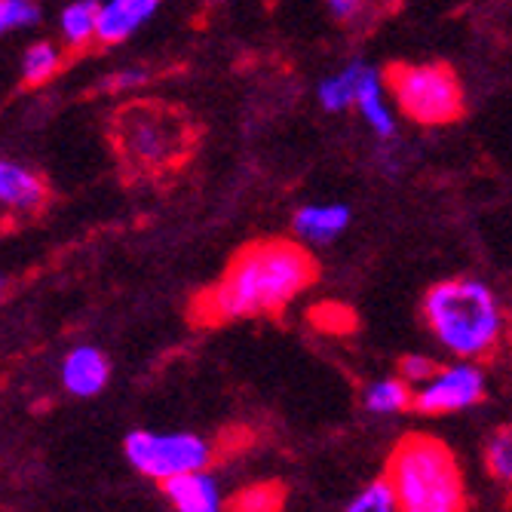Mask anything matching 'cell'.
Wrapping results in <instances>:
<instances>
[{
  "label": "cell",
  "mask_w": 512,
  "mask_h": 512,
  "mask_svg": "<svg viewBox=\"0 0 512 512\" xmlns=\"http://www.w3.org/2000/svg\"><path fill=\"white\" fill-rule=\"evenodd\" d=\"M99 13L102 0H71L59 13V37L68 50H86L89 43H96L99 34Z\"/></svg>",
  "instance_id": "obj_14"
},
{
  "label": "cell",
  "mask_w": 512,
  "mask_h": 512,
  "mask_svg": "<svg viewBox=\"0 0 512 512\" xmlns=\"http://www.w3.org/2000/svg\"><path fill=\"white\" fill-rule=\"evenodd\" d=\"M350 227V206L344 203H307L295 212L292 230L307 246H325Z\"/></svg>",
  "instance_id": "obj_12"
},
{
  "label": "cell",
  "mask_w": 512,
  "mask_h": 512,
  "mask_svg": "<svg viewBox=\"0 0 512 512\" xmlns=\"http://www.w3.org/2000/svg\"><path fill=\"white\" fill-rule=\"evenodd\" d=\"M148 80H151L148 68H123V71L114 74L111 86H114V89H132V86H142V83H148Z\"/></svg>",
  "instance_id": "obj_25"
},
{
  "label": "cell",
  "mask_w": 512,
  "mask_h": 512,
  "mask_svg": "<svg viewBox=\"0 0 512 512\" xmlns=\"http://www.w3.org/2000/svg\"><path fill=\"white\" fill-rule=\"evenodd\" d=\"M43 19L37 0H0V37L13 31L37 28Z\"/></svg>",
  "instance_id": "obj_21"
},
{
  "label": "cell",
  "mask_w": 512,
  "mask_h": 512,
  "mask_svg": "<svg viewBox=\"0 0 512 512\" xmlns=\"http://www.w3.org/2000/svg\"><path fill=\"white\" fill-rule=\"evenodd\" d=\"M485 393L488 387H485L482 362L457 359L451 365H439V371L427 384L414 387L411 411L424 417H445V414L476 408L479 402H485Z\"/></svg>",
  "instance_id": "obj_7"
},
{
  "label": "cell",
  "mask_w": 512,
  "mask_h": 512,
  "mask_svg": "<svg viewBox=\"0 0 512 512\" xmlns=\"http://www.w3.org/2000/svg\"><path fill=\"white\" fill-rule=\"evenodd\" d=\"M411 402H414V387L402 381L399 375L375 381L365 390V408L371 414H399V411H408Z\"/></svg>",
  "instance_id": "obj_18"
},
{
  "label": "cell",
  "mask_w": 512,
  "mask_h": 512,
  "mask_svg": "<svg viewBox=\"0 0 512 512\" xmlns=\"http://www.w3.org/2000/svg\"><path fill=\"white\" fill-rule=\"evenodd\" d=\"M157 7H160V0H102L96 43L99 46H120L145 22L154 19Z\"/></svg>",
  "instance_id": "obj_11"
},
{
  "label": "cell",
  "mask_w": 512,
  "mask_h": 512,
  "mask_svg": "<svg viewBox=\"0 0 512 512\" xmlns=\"http://www.w3.org/2000/svg\"><path fill=\"white\" fill-rule=\"evenodd\" d=\"M485 470L512 503V424L497 427L485 442Z\"/></svg>",
  "instance_id": "obj_16"
},
{
  "label": "cell",
  "mask_w": 512,
  "mask_h": 512,
  "mask_svg": "<svg viewBox=\"0 0 512 512\" xmlns=\"http://www.w3.org/2000/svg\"><path fill=\"white\" fill-rule=\"evenodd\" d=\"M365 126L375 132L381 142H393L396 138V108L387 96L384 74L365 62H356V105Z\"/></svg>",
  "instance_id": "obj_8"
},
{
  "label": "cell",
  "mask_w": 512,
  "mask_h": 512,
  "mask_svg": "<svg viewBox=\"0 0 512 512\" xmlns=\"http://www.w3.org/2000/svg\"><path fill=\"white\" fill-rule=\"evenodd\" d=\"M399 512H467V482L457 454L433 433H405L384 470Z\"/></svg>",
  "instance_id": "obj_4"
},
{
  "label": "cell",
  "mask_w": 512,
  "mask_h": 512,
  "mask_svg": "<svg viewBox=\"0 0 512 512\" xmlns=\"http://www.w3.org/2000/svg\"><path fill=\"white\" fill-rule=\"evenodd\" d=\"M114 148L129 175L166 178L184 169L200 148V123L172 102H129L111 123Z\"/></svg>",
  "instance_id": "obj_3"
},
{
  "label": "cell",
  "mask_w": 512,
  "mask_h": 512,
  "mask_svg": "<svg viewBox=\"0 0 512 512\" xmlns=\"http://www.w3.org/2000/svg\"><path fill=\"white\" fill-rule=\"evenodd\" d=\"M163 494L175 512H224L221 491L209 473H184L163 482Z\"/></svg>",
  "instance_id": "obj_13"
},
{
  "label": "cell",
  "mask_w": 512,
  "mask_h": 512,
  "mask_svg": "<svg viewBox=\"0 0 512 512\" xmlns=\"http://www.w3.org/2000/svg\"><path fill=\"white\" fill-rule=\"evenodd\" d=\"M286 488L279 482H255L224 503V512H283Z\"/></svg>",
  "instance_id": "obj_17"
},
{
  "label": "cell",
  "mask_w": 512,
  "mask_h": 512,
  "mask_svg": "<svg viewBox=\"0 0 512 512\" xmlns=\"http://www.w3.org/2000/svg\"><path fill=\"white\" fill-rule=\"evenodd\" d=\"M319 261L298 237H261L243 243L221 276L191 301L197 325H227L240 319L283 316L316 286Z\"/></svg>",
  "instance_id": "obj_1"
},
{
  "label": "cell",
  "mask_w": 512,
  "mask_h": 512,
  "mask_svg": "<svg viewBox=\"0 0 512 512\" xmlns=\"http://www.w3.org/2000/svg\"><path fill=\"white\" fill-rule=\"evenodd\" d=\"M421 316L433 338L454 356L488 362L506 341V310L491 286L473 276L439 279L424 292Z\"/></svg>",
  "instance_id": "obj_2"
},
{
  "label": "cell",
  "mask_w": 512,
  "mask_h": 512,
  "mask_svg": "<svg viewBox=\"0 0 512 512\" xmlns=\"http://www.w3.org/2000/svg\"><path fill=\"white\" fill-rule=\"evenodd\" d=\"M65 65V53H62V46L53 43V40H34L25 46V53H22V80L28 86H43V83H50Z\"/></svg>",
  "instance_id": "obj_15"
},
{
  "label": "cell",
  "mask_w": 512,
  "mask_h": 512,
  "mask_svg": "<svg viewBox=\"0 0 512 512\" xmlns=\"http://www.w3.org/2000/svg\"><path fill=\"white\" fill-rule=\"evenodd\" d=\"M396 371H399V378L408 381L411 387H421V384H427L436 375V371H439V362L430 359V356H424V353H414V356H402Z\"/></svg>",
  "instance_id": "obj_24"
},
{
  "label": "cell",
  "mask_w": 512,
  "mask_h": 512,
  "mask_svg": "<svg viewBox=\"0 0 512 512\" xmlns=\"http://www.w3.org/2000/svg\"><path fill=\"white\" fill-rule=\"evenodd\" d=\"M381 74L396 114L414 126H451L467 114V89L448 62H390Z\"/></svg>",
  "instance_id": "obj_5"
},
{
  "label": "cell",
  "mask_w": 512,
  "mask_h": 512,
  "mask_svg": "<svg viewBox=\"0 0 512 512\" xmlns=\"http://www.w3.org/2000/svg\"><path fill=\"white\" fill-rule=\"evenodd\" d=\"M329 7V16L344 25V28H365V25H375L381 10H384V0H325Z\"/></svg>",
  "instance_id": "obj_20"
},
{
  "label": "cell",
  "mask_w": 512,
  "mask_h": 512,
  "mask_svg": "<svg viewBox=\"0 0 512 512\" xmlns=\"http://www.w3.org/2000/svg\"><path fill=\"white\" fill-rule=\"evenodd\" d=\"M316 99L322 105V111L329 114H344L356 105V62H350L344 71L325 77L316 86Z\"/></svg>",
  "instance_id": "obj_19"
},
{
  "label": "cell",
  "mask_w": 512,
  "mask_h": 512,
  "mask_svg": "<svg viewBox=\"0 0 512 512\" xmlns=\"http://www.w3.org/2000/svg\"><path fill=\"white\" fill-rule=\"evenodd\" d=\"M310 322L325 335H350L356 329V313L338 301H325L310 310Z\"/></svg>",
  "instance_id": "obj_22"
},
{
  "label": "cell",
  "mask_w": 512,
  "mask_h": 512,
  "mask_svg": "<svg viewBox=\"0 0 512 512\" xmlns=\"http://www.w3.org/2000/svg\"><path fill=\"white\" fill-rule=\"evenodd\" d=\"M111 362L99 347L80 344L62 359V387L77 399H92L108 387Z\"/></svg>",
  "instance_id": "obj_9"
},
{
  "label": "cell",
  "mask_w": 512,
  "mask_h": 512,
  "mask_svg": "<svg viewBox=\"0 0 512 512\" xmlns=\"http://www.w3.org/2000/svg\"><path fill=\"white\" fill-rule=\"evenodd\" d=\"M347 512H399L396 509V497H393V488L387 485V479H375L368 482L347 506Z\"/></svg>",
  "instance_id": "obj_23"
},
{
  "label": "cell",
  "mask_w": 512,
  "mask_h": 512,
  "mask_svg": "<svg viewBox=\"0 0 512 512\" xmlns=\"http://www.w3.org/2000/svg\"><path fill=\"white\" fill-rule=\"evenodd\" d=\"M43 203H46L43 178L25 163L0 157V209L28 215L34 209H40Z\"/></svg>",
  "instance_id": "obj_10"
},
{
  "label": "cell",
  "mask_w": 512,
  "mask_h": 512,
  "mask_svg": "<svg viewBox=\"0 0 512 512\" xmlns=\"http://www.w3.org/2000/svg\"><path fill=\"white\" fill-rule=\"evenodd\" d=\"M4 295H7V279L0 276V304H4Z\"/></svg>",
  "instance_id": "obj_26"
},
{
  "label": "cell",
  "mask_w": 512,
  "mask_h": 512,
  "mask_svg": "<svg viewBox=\"0 0 512 512\" xmlns=\"http://www.w3.org/2000/svg\"><path fill=\"white\" fill-rule=\"evenodd\" d=\"M123 454L132 463V470L163 485L175 476L206 470L215 457V445L197 433L132 430L123 442Z\"/></svg>",
  "instance_id": "obj_6"
}]
</instances>
